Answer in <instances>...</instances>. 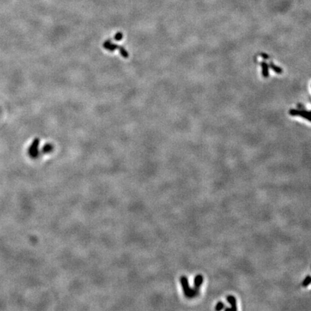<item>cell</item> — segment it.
Masks as SVG:
<instances>
[{"instance_id":"cell-5","label":"cell","mask_w":311,"mask_h":311,"mask_svg":"<svg viewBox=\"0 0 311 311\" xmlns=\"http://www.w3.org/2000/svg\"><path fill=\"white\" fill-rule=\"evenodd\" d=\"M225 308V305L224 303H223V302H218V303H217V305H216L215 306V310H223V309Z\"/></svg>"},{"instance_id":"cell-2","label":"cell","mask_w":311,"mask_h":311,"mask_svg":"<svg viewBox=\"0 0 311 311\" xmlns=\"http://www.w3.org/2000/svg\"><path fill=\"white\" fill-rule=\"evenodd\" d=\"M203 277L201 274H197L194 277V287L195 289H200V286L203 285Z\"/></svg>"},{"instance_id":"cell-1","label":"cell","mask_w":311,"mask_h":311,"mask_svg":"<svg viewBox=\"0 0 311 311\" xmlns=\"http://www.w3.org/2000/svg\"><path fill=\"white\" fill-rule=\"evenodd\" d=\"M180 282L182 287L185 295L187 298H193L194 297L197 296L199 294V289L194 288H191L189 285V282L187 278L185 276H182L180 278Z\"/></svg>"},{"instance_id":"cell-4","label":"cell","mask_w":311,"mask_h":311,"mask_svg":"<svg viewBox=\"0 0 311 311\" xmlns=\"http://www.w3.org/2000/svg\"><path fill=\"white\" fill-rule=\"evenodd\" d=\"M311 283V276L310 275H307L306 277L305 278V280L303 282V287H307Z\"/></svg>"},{"instance_id":"cell-3","label":"cell","mask_w":311,"mask_h":311,"mask_svg":"<svg viewBox=\"0 0 311 311\" xmlns=\"http://www.w3.org/2000/svg\"><path fill=\"white\" fill-rule=\"evenodd\" d=\"M227 301L228 303L231 305V308L233 311H235L237 310L236 307V299L235 298L233 295H229L227 297Z\"/></svg>"},{"instance_id":"cell-6","label":"cell","mask_w":311,"mask_h":311,"mask_svg":"<svg viewBox=\"0 0 311 311\" xmlns=\"http://www.w3.org/2000/svg\"><path fill=\"white\" fill-rule=\"evenodd\" d=\"M122 37H123V34L120 33H117V35H115V38L117 40H120L121 38H122Z\"/></svg>"}]
</instances>
